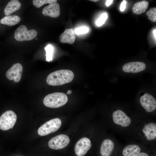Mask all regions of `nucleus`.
Returning a JSON list of instances; mask_svg holds the SVG:
<instances>
[{
  "mask_svg": "<svg viewBox=\"0 0 156 156\" xmlns=\"http://www.w3.org/2000/svg\"><path fill=\"white\" fill-rule=\"evenodd\" d=\"M146 68V64L144 63L133 62L125 64L122 66V69L126 73H136L144 70Z\"/></svg>",
  "mask_w": 156,
  "mask_h": 156,
  "instance_id": "9b49d317",
  "label": "nucleus"
},
{
  "mask_svg": "<svg viewBox=\"0 0 156 156\" xmlns=\"http://www.w3.org/2000/svg\"><path fill=\"white\" fill-rule=\"evenodd\" d=\"M75 39L73 30L72 28L67 29L60 36L59 40L62 43H73Z\"/></svg>",
  "mask_w": 156,
  "mask_h": 156,
  "instance_id": "4468645a",
  "label": "nucleus"
},
{
  "mask_svg": "<svg viewBox=\"0 0 156 156\" xmlns=\"http://www.w3.org/2000/svg\"><path fill=\"white\" fill-rule=\"evenodd\" d=\"M72 92V90H68L67 92V94H70Z\"/></svg>",
  "mask_w": 156,
  "mask_h": 156,
  "instance_id": "c85d7f7f",
  "label": "nucleus"
},
{
  "mask_svg": "<svg viewBox=\"0 0 156 156\" xmlns=\"http://www.w3.org/2000/svg\"><path fill=\"white\" fill-rule=\"evenodd\" d=\"M36 31L34 29L28 30L27 27L24 25L19 26L16 30L14 37L17 41H29L35 38L37 35Z\"/></svg>",
  "mask_w": 156,
  "mask_h": 156,
  "instance_id": "39448f33",
  "label": "nucleus"
},
{
  "mask_svg": "<svg viewBox=\"0 0 156 156\" xmlns=\"http://www.w3.org/2000/svg\"><path fill=\"white\" fill-rule=\"evenodd\" d=\"M74 77V74L72 71L60 70L50 73L47 77L46 81L51 86H60L70 82Z\"/></svg>",
  "mask_w": 156,
  "mask_h": 156,
  "instance_id": "f257e3e1",
  "label": "nucleus"
},
{
  "mask_svg": "<svg viewBox=\"0 0 156 156\" xmlns=\"http://www.w3.org/2000/svg\"><path fill=\"white\" fill-rule=\"evenodd\" d=\"M143 132L144 133L148 140L155 139L156 137V124L154 122H151L144 127Z\"/></svg>",
  "mask_w": 156,
  "mask_h": 156,
  "instance_id": "2eb2a0df",
  "label": "nucleus"
},
{
  "mask_svg": "<svg viewBox=\"0 0 156 156\" xmlns=\"http://www.w3.org/2000/svg\"><path fill=\"white\" fill-rule=\"evenodd\" d=\"M156 29H155L153 31V34H154V37L155 38V39L156 40Z\"/></svg>",
  "mask_w": 156,
  "mask_h": 156,
  "instance_id": "cd10ccee",
  "label": "nucleus"
},
{
  "mask_svg": "<svg viewBox=\"0 0 156 156\" xmlns=\"http://www.w3.org/2000/svg\"><path fill=\"white\" fill-rule=\"evenodd\" d=\"M141 151L140 147L137 145L132 144L125 147L122 151L124 156H134Z\"/></svg>",
  "mask_w": 156,
  "mask_h": 156,
  "instance_id": "a211bd4d",
  "label": "nucleus"
},
{
  "mask_svg": "<svg viewBox=\"0 0 156 156\" xmlns=\"http://www.w3.org/2000/svg\"><path fill=\"white\" fill-rule=\"evenodd\" d=\"M21 21V18L18 16L11 15L6 16L0 21V23L9 26H13L18 23Z\"/></svg>",
  "mask_w": 156,
  "mask_h": 156,
  "instance_id": "6ab92c4d",
  "label": "nucleus"
},
{
  "mask_svg": "<svg viewBox=\"0 0 156 156\" xmlns=\"http://www.w3.org/2000/svg\"><path fill=\"white\" fill-rule=\"evenodd\" d=\"M70 142L69 138L64 134H60L51 138L48 142V146L51 149L59 150L66 146Z\"/></svg>",
  "mask_w": 156,
  "mask_h": 156,
  "instance_id": "423d86ee",
  "label": "nucleus"
},
{
  "mask_svg": "<svg viewBox=\"0 0 156 156\" xmlns=\"http://www.w3.org/2000/svg\"><path fill=\"white\" fill-rule=\"evenodd\" d=\"M148 5V3L146 1L143 0L137 2L134 5L132 8V12L134 14H141L145 12Z\"/></svg>",
  "mask_w": 156,
  "mask_h": 156,
  "instance_id": "f3484780",
  "label": "nucleus"
},
{
  "mask_svg": "<svg viewBox=\"0 0 156 156\" xmlns=\"http://www.w3.org/2000/svg\"><path fill=\"white\" fill-rule=\"evenodd\" d=\"M61 125L62 121L59 118L52 119L45 123L38 129V134L41 136L47 135L57 131Z\"/></svg>",
  "mask_w": 156,
  "mask_h": 156,
  "instance_id": "7ed1b4c3",
  "label": "nucleus"
},
{
  "mask_svg": "<svg viewBox=\"0 0 156 156\" xmlns=\"http://www.w3.org/2000/svg\"><path fill=\"white\" fill-rule=\"evenodd\" d=\"M46 51V60L48 62L52 60L53 48L51 44H49L44 47Z\"/></svg>",
  "mask_w": 156,
  "mask_h": 156,
  "instance_id": "412c9836",
  "label": "nucleus"
},
{
  "mask_svg": "<svg viewBox=\"0 0 156 156\" xmlns=\"http://www.w3.org/2000/svg\"><path fill=\"white\" fill-rule=\"evenodd\" d=\"M113 0H107L106 2V5L107 6H109L113 2Z\"/></svg>",
  "mask_w": 156,
  "mask_h": 156,
  "instance_id": "bb28decb",
  "label": "nucleus"
},
{
  "mask_svg": "<svg viewBox=\"0 0 156 156\" xmlns=\"http://www.w3.org/2000/svg\"><path fill=\"white\" fill-rule=\"evenodd\" d=\"M21 3L17 0H12L7 4L4 9V13L6 16L11 14L19 10L21 7Z\"/></svg>",
  "mask_w": 156,
  "mask_h": 156,
  "instance_id": "dca6fc26",
  "label": "nucleus"
},
{
  "mask_svg": "<svg viewBox=\"0 0 156 156\" xmlns=\"http://www.w3.org/2000/svg\"><path fill=\"white\" fill-rule=\"evenodd\" d=\"M91 146V142L88 138L84 137L79 139L76 143L75 152L77 156L84 155Z\"/></svg>",
  "mask_w": 156,
  "mask_h": 156,
  "instance_id": "0eeeda50",
  "label": "nucleus"
},
{
  "mask_svg": "<svg viewBox=\"0 0 156 156\" xmlns=\"http://www.w3.org/2000/svg\"><path fill=\"white\" fill-rule=\"evenodd\" d=\"M57 1L56 0H34L33 1V3L36 7L39 8L44 4H51L55 3Z\"/></svg>",
  "mask_w": 156,
  "mask_h": 156,
  "instance_id": "aec40b11",
  "label": "nucleus"
},
{
  "mask_svg": "<svg viewBox=\"0 0 156 156\" xmlns=\"http://www.w3.org/2000/svg\"><path fill=\"white\" fill-rule=\"evenodd\" d=\"M17 115L12 110H8L0 117V129L6 131L12 129L17 120Z\"/></svg>",
  "mask_w": 156,
  "mask_h": 156,
  "instance_id": "20e7f679",
  "label": "nucleus"
},
{
  "mask_svg": "<svg viewBox=\"0 0 156 156\" xmlns=\"http://www.w3.org/2000/svg\"><path fill=\"white\" fill-rule=\"evenodd\" d=\"M88 28L86 27H82L76 28L75 30V33L79 35L87 33L88 31Z\"/></svg>",
  "mask_w": 156,
  "mask_h": 156,
  "instance_id": "b1692460",
  "label": "nucleus"
},
{
  "mask_svg": "<svg viewBox=\"0 0 156 156\" xmlns=\"http://www.w3.org/2000/svg\"><path fill=\"white\" fill-rule=\"evenodd\" d=\"M146 15L148 16V18L153 22L156 21V8H151L146 13Z\"/></svg>",
  "mask_w": 156,
  "mask_h": 156,
  "instance_id": "4be33fe9",
  "label": "nucleus"
},
{
  "mask_svg": "<svg viewBox=\"0 0 156 156\" xmlns=\"http://www.w3.org/2000/svg\"><path fill=\"white\" fill-rule=\"evenodd\" d=\"M107 18V14L106 13L103 14L97 20L96 24L98 26H100L103 25Z\"/></svg>",
  "mask_w": 156,
  "mask_h": 156,
  "instance_id": "5701e85b",
  "label": "nucleus"
},
{
  "mask_svg": "<svg viewBox=\"0 0 156 156\" xmlns=\"http://www.w3.org/2000/svg\"><path fill=\"white\" fill-rule=\"evenodd\" d=\"M68 100L67 95L60 92H55L48 94L44 99V105L51 108H57L65 104Z\"/></svg>",
  "mask_w": 156,
  "mask_h": 156,
  "instance_id": "f03ea898",
  "label": "nucleus"
},
{
  "mask_svg": "<svg viewBox=\"0 0 156 156\" xmlns=\"http://www.w3.org/2000/svg\"><path fill=\"white\" fill-rule=\"evenodd\" d=\"M114 148L113 142L110 140L106 139L103 141L100 147V153L102 156H110Z\"/></svg>",
  "mask_w": 156,
  "mask_h": 156,
  "instance_id": "ddd939ff",
  "label": "nucleus"
},
{
  "mask_svg": "<svg viewBox=\"0 0 156 156\" xmlns=\"http://www.w3.org/2000/svg\"><path fill=\"white\" fill-rule=\"evenodd\" d=\"M140 102L147 112H151L156 108V100L150 94L146 93L140 98Z\"/></svg>",
  "mask_w": 156,
  "mask_h": 156,
  "instance_id": "6e6552de",
  "label": "nucleus"
},
{
  "mask_svg": "<svg viewBox=\"0 0 156 156\" xmlns=\"http://www.w3.org/2000/svg\"><path fill=\"white\" fill-rule=\"evenodd\" d=\"M90 1H93V2H97L98 1H99V0H90Z\"/></svg>",
  "mask_w": 156,
  "mask_h": 156,
  "instance_id": "c756f323",
  "label": "nucleus"
},
{
  "mask_svg": "<svg viewBox=\"0 0 156 156\" xmlns=\"http://www.w3.org/2000/svg\"><path fill=\"white\" fill-rule=\"evenodd\" d=\"M42 12L45 16L53 18L57 17L60 14V5L57 3L49 4L43 8Z\"/></svg>",
  "mask_w": 156,
  "mask_h": 156,
  "instance_id": "f8f14e48",
  "label": "nucleus"
},
{
  "mask_svg": "<svg viewBox=\"0 0 156 156\" xmlns=\"http://www.w3.org/2000/svg\"><path fill=\"white\" fill-rule=\"evenodd\" d=\"M126 1L125 0H123L122 3H121L120 7V10L121 11H123L125 10L126 7Z\"/></svg>",
  "mask_w": 156,
  "mask_h": 156,
  "instance_id": "393cba45",
  "label": "nucleus"
},
{
  "mask_svg": "<svg viewBox=\"0 0 156 156\" xmlns=\"http://www.w3.org/2000/svg\"><path fill=\"white\" fill-rule=\"evenodd\" d=\"M112 117L113 121L115 124L123 127L129 126L131 123L130 118L121 110L114 111Z\"/></svg>",
  "mask_w": 156,
  "mask_h": 156,
  "instance_id": "9d476101",
  "label": "nucleus"
},
{
  "mask_svg": "<svg viewBox=\"0 0 156 156\" xmlns=\"http://www.w3.org/2000/svg\"><path fill=\"white\" fill-rule=\"evenodd\" d=\"M23 70V67L19 63L13 64L6 73V76L10 80H14L15 82L20 80Z\"/></svg>",
  "mask_w": 156,
  "mask_h": 156,
  "instance_id": "1a4fd4ad",
  "label": "nucleus"
},
{
  "mask_svg": "<svg viewBox=\"0 0 156 156\" xmlns=\"http://www.w3.org/2000/svg\"><path fill=\"white\" fill-rule=\"evenodd\" d=\"M134 156H148V155L146 153L142 152Z\"/></svg>",
  "mask_w": 156,
  "mask_h": 156,
  "instance_id": "a878e982",
  "label": "nucleus"
}]
</instances>
